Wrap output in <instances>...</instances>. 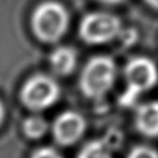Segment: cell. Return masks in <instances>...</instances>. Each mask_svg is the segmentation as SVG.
I'll list each match as a JSON object with an SVG mask.
<instances>
[{
  "label": "cell",
  "mask_w": 158,
  "mask_h": 158,
  "mask_svg": "<svg viewBox=\"0 0 158 158\" xmlns=\"http://www.w3.org/2000/svg\"><path fill=\"white\" fill-rule=\"evenodd\" d=\"M23 131L27 136L31 139H37L43 136L48 131L46 120L38 115H32L28 118L23 123Z\"/></svg>",
  "instance_id": "cell-9"
},
{
  "label": "cell",
  "mask_w": 158,
  "mask_h": 158,
  "mask_svg": "<svg viewBox=\"0 0 158 158\" xmlns=\"http://www.w3.org/2000/svg\"><path fill=\"white\" fill-rule=\"evenodd\" d=\"M128 158H158V154L148 147H137L131 151Z\"/></svg>",
  "instance_id": "cell-11"
},
{
  "label": "cell",
  "mask_w": 158,
  "mask_h": 158,
  "mask_svg": "<svg viewBox=\"0 0 158 158\" xmlns=\"http://www.w3.org/2000/svg\"><path fill=\"white\" fill-rule=\"evenodd\" d=\"M125 79L128 88L123 97V103L132 104L139 95L151 89L157 82V67L149 58H133L125 67Z\"/></svg>",
  "instance_id": "cell-3"
},
{
  "label": "cell",
  "mask_w": 158,
  "mask_h": 158,
  "mask_svg": "<svg viewBox=\"0 0 158 158\" xmlns=\"http://www.w3.org/2000/svg\"><path fill=\"white\" fill-rule=\"evenodd\" d=\"M121 30L118 16L106 12L85 15L80 24V36L89 44H104L112 40Z\"/></svg>",
  "instance_id": "cell-4"
},
{
  "label": "cell",
  "mask_w": 158,
  "mask_h": 158,
  "mask_svg": "<svg viewBox=\"0 0 158 158\" xmlns=\"http://www.w3.org/2000/svg\"><path fill=\"white\" fill-rule=\"evenodd\" d=\"M99 1L104 2V4H107V5H117V4L123 2V0H99Z\"/></svg>",
  "instance_id": "cell-13"
},
{
  "label": "cell",
  "mask_w": 158,
  "mask_h": 158,
  "mask_svg": "<svg viewBox=\"0 0 158 158\" xmlns=\"http://www.w3.org/2000/svg\"><path fill=\"white\" fill-rule=\"evenodd\" d=\"M69 14L60 2L44 1L37 6L31 16V27L37 38L45 43H54L66 34Z\"/></svg>",
  "instance_id": "cell-1"
},
{
  "label": "cell",
  "mask_w": 158,
  "mask_h": 158,
  "mask_svg": "<svg viewBox=\"0 0 158 158\" xmlns=\"http://www.w3.org/2000/svg\"><path fill=\"white\" fill-rule=\"evenodd\" d=\"M145 1H147V4L150 5L152 8L158 9V0H145Z\"/></svg>",
  "instance_id": "cell-14"
},
{
  "label": "cell",
  "mask_w": 158,
  "mask_h": 158,
  "mask_svg": "<svg viewBox=\"0 0 158 158\" xmlns=\"http://www.w3.org/2000/svg\"><path fill=\"white\" fill-rule=\"evenodd\" d=\"M115 74L117 67L111 58L105 56L92 58L81 75V89L85 96L98 98L111 89Z\"/></svg>",
  "instance_id": "cell-2"
},
{
  "label": "cell",
  "mask_w": 158,
  "mask_h": 158,
  "mask_svg": "<svg viewBox=\"0 0 158 158\" xmlns=\"http://www.w3.org/2000/svg\"><path fill=\"white\" fill-rule=\"evenodd\" d=\"M76 52L68 46H59L50 56V65L54 73L68 75L76 66Z\"/></svg>",
  "instance_id": "cell-8"
},
{
  "label": "cell",
  "mask_w": 158,
  "mask_h": 158,
  "mask_svg": "<svg viewBox=\"0 0 158 158\" xmlns=\"http://www.w3.org/2000/svg\"><path fill=\"white\" fill-rule=\"evenodd\" d=\"M84 127V120L79 113L67 111L60 114L54 121L53 134L60 144L68 145L79 140L83 134Z\"/></svg>",
  "instance_id": "cell-6"
},
{
  "label": "cell",
  "mask_w": 158,
  "mask_h": 158,
  "mask_svg": "<svg viewBox=\"0 0 158 158\" xmlns=\"http://www.w3.org/2000/svg\"><path fill=\"white\" fill-rule=\"evenodd\" d=\"M77 158H111V155L104 143L99 141H94L84 145Z\"/></svg>",
  "instance_id": "cell-10"
},
{
  "label": "cell",
  "mask_w": 158,
  "mask_h": 158,
  "mask_svg": "<svg viewBox=\"0 0 158 158\" xmlns=\"http://www.w3.org/2000/svg\"><path fill=\"white\" fill-rule=\"evenodd\" d=\"M60 95L58 83L50 76L35 75L26 82L21 91V99L31 110H44L54 104Z\"/></svg>",
  "instance_id": "cell-5"
},
{
  "label": "cell",
  "mask_w": 158,
  "mask_h": 158,
  "mask_svg": "<svg viewBox=\"0 0 158 158\" xmlns=\"http://www.w3.org/2000/svg\"><path fill=\"white\" fill-rule=\"evenodd\" d=\"M2 118H4V106H2L1 102H0V123H1Z\"/></svg>",
  "instance_id": "cell-15"
},
{
  "label": "cell",
  "mask_w": 158,
  "mask_h": 158,
  "mask_svg": "<svg viewBox=\"0 0 158 158\" xmlns=\"http://www.w3.org/2000/svg\"><path fill=\"white\" fill-rule=\"evenodd\" d=\"M31 158H62L60 155L58 154L56 150L51 148H42L37 150L35 154L32 155Z\"/></svg>",
  "instance_id": "cell-12"
},
{
  "label": "cell",
  "mask_w": 158,
  "mask_h": 158,
  "mask_svg": "<svg viewBox=\"0 0 158 158\" xmlns=\"http://www.w3.org/2000/svg\"><path fill=\"white\" fill-rule=\"evenodd\" d=\"M136 126L148 136H158V102L142 105L136 113Z\"/></svg>",
  "instance_id": "cell-7"
}]
</instances>
